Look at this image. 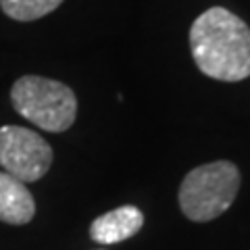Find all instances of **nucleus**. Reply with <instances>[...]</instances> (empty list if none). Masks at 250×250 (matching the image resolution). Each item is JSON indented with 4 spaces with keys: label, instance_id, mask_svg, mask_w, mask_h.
<instances>
[{
    "label": "nucleus",
    "instance_id": "f03ea898",
    "mask_svg": "<svg viewBox=\"0 0 250 250\" xmlns=\"http://www.w3.org/2000/svg\"><path fill=\"white\" fill-rule=\"evenodd\" d=\"M240 190V171L229 161L207 163L184 177L179 207L190 221H213L228 210Z\"/></svg>",
    "mask_w": 250,
    "mask_h": 250
},
{
    "label": "nucleus",
    "instance_id": "7ed1b4c3",
    "mask_svg": "<svg viewBox=\"0 0 250 250\" xmlns=\"http://www.w3.org/2000/svg\"><path fill=\"white\" fill-rule=\"evenodd\" d=\"M11 103L21 117L44 131L61 134L75 123L77 98L62 82L40 75H23L13 83Z\"/></svg>",
    "mask_w": 250,
    "mask_h": 250
},
{
    "label": "nucleus",
    "instance_id": "423d86ee",
    "mask_svg": "<svg viewBox=\"0 0 250 250\" xmlns=\"http://www.w3.org/2000/svg\"><path fill=\"white\" fill-rule=\"evenodd\" d=\"M36 215V202L21 179L0 171V221L25 225Z\"/></svg>",
    "mask_w": 250,
    "mask_h": 250
},
{
    "label": "nucleus",
    "instance_id": "f257e3e1",
    "mask_svg": "<svg viewBox=\"0 0 250 250\" xmlns=\"http://www.w3.org/2000/svg\"><path fill=\"white\" fill-rule=\"evenodd\" d=\"M196 67L210 80L242 82L250 77V27L223 6L198 15L190 27Z\"/></svg>",
    "mask_w": 250,
    "mask_h": 250
},
{
    "label": "nucleus",
    "instance_id": "39448f33",
    "mask_svg": "<svg viewBox=\"0 0 250 250\" xmlns=\"http://www.w3.org/2000/svg\"><path fill=\"white\" fill-rule=\"evenodd\" d=\"M142 225H144L142 210L134 205H125L94 219L90 225V238L103 246L117 244V242L136 236L142 229Z\"/></svg>",
    "mask_w": 250,
    "mask_h": 250
},
{
    "label": "nucleus",
    "instance_id": "20e7f679",
    "mask_svg": "<svg viewBox=\"0 0 250 250\" xmlns=\"http://www.w3.org/2000/svg\"><path fill=\"white\" fill-rule=\"evenodd\" d=\"M52 165V148L46 140L19 125L0 127V167L23 184L42 179Z\"/></svg>",
    "mask_w": 250,
    "mask_h": 250
},
{
    "label": "nucleus",
    "instance_id": "0eeeda50",
    "mask_svg": "<svg viewBox=\"0 0 250 250\" xmlns=\"http://www.w3.org/2000/svg\"><path fill=\"white\" fill-rule=\"evenodd\" d=\"M62 0H0V9L15 21H36L59 9Z\"/></svg>",
    "mask_w": 250,
    "mask_h": 250
}]
</instances>
